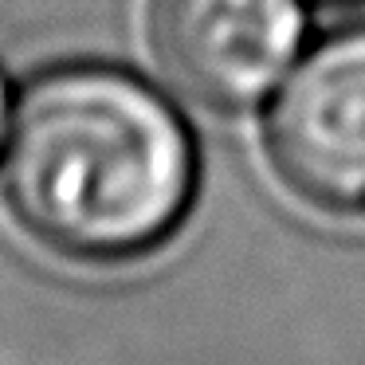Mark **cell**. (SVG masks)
I'll return each mask as SVG.
<instances>
[{
	"instance_id": "1",
	"label": "cell",
	"mask_w": 365,
	"mask_h": 365,
	"mask_svg": "<svg viewBox=\"0 0 365 365\" xmlns=\"http://www.w3.org/2000/svg\"><path fill=\"white\" fill-rule=\"evenodd\" d=\"M0 189L43 247L83 263L150 255L197 192L181 114L138 75L103 63L43 71L12 106Z\"/></svg>"
},
{
	"instance_id": "2",
	"label": "cell",
	"mask_w": 365,
	"mask_h": 365,
	"mask_svg": "<svg viewBox=\"0 0 365 365\" xmlns=\"http://www.w3.org/2000/svg\"><path fill=\"white\" fill-rule=\"evenodd\" d=\"M275 177L330 216H365V24L307 51L275 87L263 122Z\"/></svg>"
},
{
	"instance_id": "3",
	"label": "cell",
	"mask_w": 365,
	"mask_h": 365,
	"mask_svg": "<svg viewBox=\"0 0 365 365\" xmlns=\"http://www.w3.org/2000/svg\"><path fill=\"white\" fill-rule=\"evenodd\" d=\"M299 0H153L150 43L177 91L212 110H247L302 51Z\"/></svg>"
},
{
	"instance_id": "4",
	"label": "cell",
	"mask_w": 365,
	"mask_h": 365,
	"mask_svg": "<svg viewBox=\"0 0 365 365\" xmlns=\"http://www.w3.org/2000/svg\"><path fill=\"white\" fill-rule=\"evenodd\" d=\"M9 122H12V103H9V83L0 75V150H4V138H9Z\"/></svg>"
},
{
	"instance_id": "5",
	"label": "cell",
	"mask_w": 365,
	"mask_h": 365,
	"mask_svg": "<svg viewBox=\"0 0 365 365\" xmlns=\"http://www.w3.org/2000/svg\"><path fill=\"white\" fill-rule=\"evenodd\" d=\"M341 4H349V0H341Z\"/></svg>"
}]
</instances>
